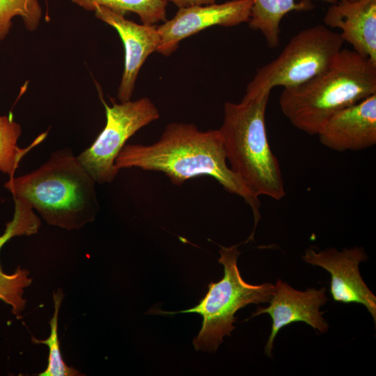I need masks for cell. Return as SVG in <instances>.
Wrapping results in <instances>:
<instances>
[{
	"instance_id": "cell-17",
	"label": "cell",
	"mask_w": 376,
	"mask_h": 376,
	"mask_svg": "<svg viewBox=\"0 0 376 376\" xmlns=\"http://www.w3.org/2000/svg\"><path fill=\"white\" fill-rule=\"evenodd\" d=\"M42 12L39 0H0V40L9 33L12 19L20 17L26 29L36 31Z\"/></svg>"
},
{
	"instance_id": "cell-1",
	"label": "cell",
	"mask_w": 376,
	"mask_h": 376,
	"mask_svg": "<svg viewBox=\"0 0 376 376\" xmlns=\"http://www.w3.org/2000/svg\"><path fill=\"white\" fill-rule=\"evenodd\" d=\"M115 166L118 170L136 167L162 172L175 185L198 177L213 178L251 207L254 226L249 238L253 239L261 218L260 203L228 165L219 130L202 131L192 123H170L152 144L125 145L116 159Z\"/></svg>"
},
{
	"instance_id": "cell-12",
	"label": "cell",
	"mask_w": 376,
	"mask_h": 376,
	"mask_svg": "<svg viewBox=\"0 0 376 376\" xmlns=\"http://www.w3.org/2000/svg\"><path fill=\"white\" fill-rule=\"evenodd\" d=\"M320 143L338 152L357 151L376 144V93L332 115L318 134Z\"/></svg>"
},
{
	"instance_id": "cell-14",
	"label": "cell",
	"mask_w": 376,
	"mask_h": 376,
	"mask_svg": "<svg viewBox=\"0 0 376 376\" xmlns=\"http://www.w3.org/2000/svg\"><path fill=\"white\" fill-rule=\"evenodd\" d=\"M331 4L337 0H320ZM312 8L308 2L297 3L296 0H252L250 18L251 29L260 31L270 48L280 43L281 22L292 10H307Z\"/></svg>"
},
{
	"instance_id": "cell-19",
	"label": "cell",
	"mask_w": 376,
	"mask_h": 376,
	"mask_svg": "<svg viewBox=\"0 0 376 376\" xmlns=\"http://www.w3.org/2000/svg\"><path fill=\"white\" fill-rule=\"evenodd\" d=\"M29 274L27 270L20 267L12 274L0 271V299L12 307L13 313L17 318L26 306V300L22 297L24 289L32 281Z\"/></svg>"
},
{
	"instance_id": "cell-9",
	"label": "cell",
	"mask_w": 376,
	"mask_h": 376,
	"mask_svg": "<svg viewBox=\"0 0 376 376\" xmlns=\"http://www.w3.org/2000/svg\"><path fill=\"white\" fill-rule=\"evenodd\" d=\"M302 259L331 274L330 293L335 301L363 305L375 324L376 297L363 281L359 269L360 263L368 260L363 248L355 246L342 251L332 248L316 251L311 246L305 251Z\"/></svg>"
},
{
	"instance_id": "cell-5",
	"label": "cell",
	"mask_w": 376,
	"mask_h": 376,
	"mask_svg": "<svg viewBox=\"0 0 376 376\" xmlns=\"http://www.w3.org/2000/svg\"><path fill=\"white\" fill-rule=\"evenodd\" d=\"M238 246H220L218 262L224 267V277L218 282L209 283L207 292L197 305L175 312L154 308L149 311L159 315L200 314L203 318L202 327L193 340L197 351L216 352L224 337L230 336L235 329V313L250 304L269 302L276 292L272 283L252 285L242 279L237 264L241 253Z\"/></svg>"
},
{
	"instance_id": "cell-20",
	"label": "cell",
	"mask_w": 376,
	"mask_h": 376,
	"mask_svg": "<svg viewBox=\"0 0 376 376\" xmlns=\"http://www.w3.org/2000/svg\"><path fill=\"white\" fill-rule=\"evenodd\" d=\"M30 234L31 228L26 221L17 217H13V219L7 224L3 235L0 236V249L13 237ZM0 271H2L1 266Z\"/></svg>"
},
{
	"instance_id": "cell-3",
	"label": "cell",
	"mask_w": 376,
	"mask_h": 376,
	"mask_svg": "<svg viewBox=\"0 0 376 376\" xmlns=\"http://www.w3.org/2000/svg\"><path fill=\"white\" fill-rule=\"evenodd\" d=\"M376 93V63L342 49L322 72L304 83L283 88L279 104L297 129L317 135L338 111Z\"/></svg>"
},
{
	"instance_id": "cell-10",
	"label": "cell",
	"mask_w": 376,
	"mask_h": 376,
	"mask_svg": "<svg viewBox=\"0 0 376 376\" xmlns=\"http://www.w3.org/2000/svg\"><path fill=\"white\" fill-rule=\"evenodd\" d=\"M276 292L269 301L267 307L258 306L251 317L269 314L272 320L271 333L267 341L265 353L272 356L274 341L279 331L283 327L295 322H304L320 334L329 329L327 322L320 311L327 301L326 288H308L304 291L297 290L285 282L278 279L275 285Z\"/></svg>"
},
{
	"instance_id": "cell-4",
	"label": "cell",
	"mask_w": 376,
	"mask_h": 376,
	"mask_svg": "<svg viewBox=\"0 0 376 376\" xmlns=\"http://www.w3.org/2000/svg\"><path fill=\"white\" fill-rule=\"evenodd\" d=\"M269 94L244 95L238 102H226L219 131L233 171L257 198L276 201L285 196L279 162L267 138L265 112Z\"/></svg>"
},
{
	"instance_id": "cell-16",
	"label": "cell",
	"mask_w": 376,
	"mask_h": 376,
	"mask_svg": "<svg viewBox=\"0 0 376 376\" xmlns=\"http://www.w3.org/2000/svg\"><path fill=\"white\" fill-rule=\"evenodd\" d=\"M86 10L93 11L96 6L106 7L117 13L125 15L128 12L139 15L145 24H155L166 20L165 0H72Z\"/></svg>"
},
{
	"instance_id": "cell-18",
	"label": "cell",
	"mask_w": 376,
	"mask_h": 376,
	"mask_svg": "<svg viewBox=\"0 0 376 376\" xmlns=\"http://www.w3.org/2000/svg\"><path fill=\"white\" fill-rule=\"evenodd\" d=\"M62 298L63 295L60 291L58 290L57 293H54V313L49 322V336L45 340H39L32 337V341L34 343L44 344L49 347L47 366L43 372L38 374L39 376H75L80 375L77 370L65 363L60 351L58 337V319Z\"/></svg>"
},
{
	"instance_id": "cell-21",
	"label": "cell",
	"mask_w": 376,
	"mask_h": 376,
	"mask_svg": "<svg viewBox=\"0 0 376 376\" xmlns=\"http://www.w3.org/2000/svg\"><path fill=\"white\" fill-rule=\"evenodd\" d=\"M171 2L178 8H185L194 6L206 5L215 3L216 0H165Z\"/></svg>"
},
{
	"instance_id": "cell-6",
	"label": "cell",
	"mask_w": 376,
	"mask_h": 376,
	"mask_svg": "<svg viewBox=\"0 0 376 376\" xmlns=\"http://www.w3.org/2000/svg\"><path fill=\"white\" fill-rule=\"evenodd\" d=\"M344 42L339 33L325 25L300 31L275 59L257 70L244 95L270 94L277 86L288 88L304 83L331 63Z\"/></svg>"
},
{
	"instance_id": "cell-13",
	"label": "cell",
	"mask_w": 376,
	"mask_h": 376,
	"mask_svg": "<svg viewBox=\"0 0 376 376\" xmlns=\"http://www.w3.org/2000/svg\"><path fill=\"white\" fill-rule=\"evenodd\" d=\"M324 25L338 29L354 52L376 63V0H340L331 4Z\"/></svg>"
},
{
	"instance_id": "cell-2",
	"label": "cell",
	"mask_w": 376,
	"mask_h": 376,
	"mask_svg": "<svg viewBox=\"0 0 376 376\" xmlns=\"http://www.w3.org/2000/svg\"><path fill=\"white\" fill-rule=\"evenodd\" d=\"M96 181L70 148L52 152L36 170L5 183L13 199L26 203L49 224L78 229L94 220Z\"/></svg>"
},
{
	"instance_id": "cell-11",
	"label": "cell",
	"mask_w": 376,
	"mask_h": 376,
	"mask_svg": "<svg viewBox=\"0 0 376 376\" xmlns=\"http://www.w3.org/2000/svg\"><path fill=\"white\" fill-rule=\"evenodd\" d=\"M93 11L97 19L116 30L123 43L124 70L118 89V98L120 102L129 101L141 66L159 46L160 36L157 26L137 24L102 6H96Z\"/></svg>"
},
{
	"instance_id": "cell-8",
	"label": "cell",
	"mask_w": 376,
	"mask_h": 376,
	"mask_svg": "<svg viewBox=\"0 0 376 376\" xmlns=\"http://www.w3.org/2000/svg\"><path fill=\"white\" fill-rule=\"evenodd\" d=\"M252 0H231L179 8L175 16L157 26L160 42L158 53L169 56L178 47L181 40L213 26H234L248 22Z\"/></svg>"
},
{
	"instance_id": "cell-7",
	"label": "cell",
	"mask_w": 376,
	"mask_h": 376,
	"mask_svg": "<svg viewBox=\"0 0 376 376\" xmlns=\"http://www.w3.org/2000/svg\"><path fill=\"white\" fill-rule=\"evenodd\" d=\"M106 125L91 146L77 157L97 183H111L119 170L115 161L127 141L140 129L160 117L158 109L148 97L111 106L103 102Z\"/></svg>"
},
{
	"instance_id": "cell-15",
	"label": "cell",
	"mask_w": 376,
	"mask_h": 376,
	"mask_svg": "<svg viewBox=\"0 0 376 376\" xmlns=\"http://www.w3.org/2000/svg\"><path fill=\"white\" fill-rule=\"evenodd\" d=\"M21 133L20 125L11 114L0 116V171L10 178L14 177L21 159L47 135V133L40 134L26 148H21L17 145Z\"/></svg>"
},
{
	"instance_id": "cell-22",
	"label": "cell",
	"mask_w": 376,
	"mask_h": 376,
	"mask_svg": "<svg viewBox=\"0 0 376 376\" xmlns=\"http://www.w3.org/2000/svg\"><path fill=\"white\" fill-rule=\"evenodd\" d=\"M348 1H356V0H348Z\"/></svg>"
}]
</instances>
